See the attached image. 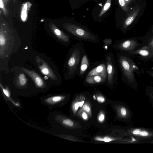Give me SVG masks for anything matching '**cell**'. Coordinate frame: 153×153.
<instances>
[{
	"label": "cell",
	"instance_id": "6da1fadb",
	"mask_svg": "<svg viewBox=\"0 0 153 153\" xmlns=\"http://www.w3.org/2000/svg\"><path fill=\"white\" fill-rule=\"evenodd\" d=\"M119 61L126 82L132 88L137 90L138 84L135 74L140 75L139 67L130 55L125 53L120 55Z\"/></svg>",
	"mask_w": 153,
	"mask_h": 153
},
{
	"label": "cell",
	"instance_id": "7a4b0ae2",
	"mask_svg": "<svg viewBox=\"0 0 153 153\" xmlns=\"http://www.w3.org/2000/svg\"><path fill=\"white\" fill-rule=\"evenodd\" d=\"M11 30L5 23H1L0 27V56L4 58L9 54L14 43Z\"/></svg>",
	"mask_w": 153,
	"mask_h": 153
},
{
	"label": "cell",
	"instance_id": "3957f363",
	"mask_svg": "<svg viewBox=\"0 0 153 153\" xmlns=\"http://www.w3.org/2000/svg\"><path fill=\"white\" fill-rule=\"evenodd\" d=\"M126 132L134 143L153 139V129L151 128L131 126L127 128Z\"/></svg>",
	"mask_w": 153,
	"mask_h": 153
},
{
	"label": "cell",
	"instance_id": "277c9868",
	"mask_svg": "<svg viewBox=\"0 0 153 153\" xmlns=\"http://www.w3.org/2000/svg\"><path fill=\"white\" fill-rule=\"evenodd\" d=\"M63 27L73 35L81 39L94 40L96 37L84 28L71 23H65Z\"/></svg>",
	"mask_w": 153,
	"mask_h": 153
},
{
	"label": "cell",
	"instance_id": "5b68a950",
	"mask_svg": "<svg viewBox=\"0 0 153 153\" xmlns=\"http://www.w3.org/2000/svg\"><path fill=\"white\" fill-rule=\"evenodd\" d=\"M144 45L138 41L137 37L126 39L119 42L117 48L125 53L135 50L142 47Z\"/></svg>",
	"mask_w": 153,
	"mask_h": 153
},
{
	"label": "cell",
	"instance_id": "8992f818",
	"mask_svg": "<svg viewBox=\"0 0 153 153\" xmlns=\"http://www.w3.org/2000/svg\"><path fill=\"white\" fill-rule=\"evenodd\" d=\"M125 53L130 56H137L143 62L151 60L152 53L151 49L149 46L146 45H144L137 49Z\"/></svg>",
	"mask_w": 153,
	"mask_h": 153
},
{
	"label": "cell",
	"instance_id": "52a82bcc",
	"mask_svg": "<svg viewBox=\"0 0 153 153\" xmlns=\"http://www.w3.org/2000/svg\"><path fill=\"white\" fill-rule=\"evenodd\" d=\"M36 62L41 73L53 80H56L57 77L48 65L39 56L36 57Z\"/></svg>",
	"mask_w": 153,
	"mask_h": 153
},
{
	"label": "cell",
	"instance_id": "ba28073f",
	"mask_svg": "<svg viewBox=\"0 0 153 153\" xmlns=\"http://www.w3.org/2000/svg\"><path fill=\"white\" fill-rule=\"evenodd\" d=\"M81 56V51L78 48H75L72 52L68 62V66L70 75L76 71Z\"/></svg>",
	"mask_w": 153,
	"mask_h": 153
},
{
	"label": "cell",
	"instance_id": "9c48e42d",
	"mask_svg": "<svg viewBox=\"0 0 153 153\" xmlns=\"http://www.w3.org/2000/svg\"><path fill=\"white\" fill-rule=\"evenodd\" d=\"M21 69L32 79L36 87L39 88H43L45 87V83L40 76L36 72L24 68H22Z\"/></svg>",
	"mask_w": 153,
	"mask_h": 153
},
{
	"label": "cell",
	"instance_id": "30bf717a",
	"mask_svg": "<svg viewBox=\"0 0 153 153\" xmlns=\"http://www.w3.org/2000/svg\"><path fill=\"white\" fill-rule=\"evenodd\" d=\"M106 70L107 80L108 83L111 84L114 81L115 74V69L112 57L108 55L107 57Z\"/></svg>",
	"mask_w": 153,
	"mask_h": 153
},
{
	"label": "cell",
	"instance_id": "8fae6325",
	"mask_svg": "<svg viewBox=\"0 0 153 153\" xmlns=\"http://www.w3.org/2000/svg\"><path fill=\"white\" fill-rule=\"evenodd\" d=\"M49 26L52 33L58 39L64 42H67L69 41L68 36L58 28L53 23L50 22Z\"/></svg>",
	"mask_w": 153,
	"mask_h": 153
},
{
	"label": "cell",
	"instance_id": "7c38bea8",
	"mask_svg": "<svg viewBox=\"0 0 153 153\" xmlns=\"http://www.w3.org/2000/svg\"><path fill=\"white\" fill-rule=\"evenodd\" d=\"M93 75L100 76L105 80L107 74L105 64L102 63L94 68L88 73L87 76Z\"/></svg>",
	"mask_w": 153,
	"mask_h": 153
},
{
	"label": "cell",
	"instance_id": "4fadbf2b",
	"mask_svg": "<svg viewBox=\"0 0 153 153\" xmlns=\"http://www.w3.org/2000/svg\"><path fill=\"white\" fill-rule=\"evenodd\" d=\"M140 10L139 7L134 8L128 15L123 23L122 27L123 30H126L132 24L138 15Z\"/></svg>",
	"mask_w": 153,
	"mask_h": 153
},
{
	"label": "cell",
	"instance_id": "5bb4252c",
	"mask_svg": "<svg viewBox=\"0 0 153 153\" xmlns=\"http://www.w3.org/2000/svg\"><path fill=\"white\" fill-rule=\"evenodd\" d=\"M138 40L144 45L149 46L151 50L152 56L151 61L153 62V33L141 37H137Z\"/></svg>",
	"mask_w": 153,
	"mask_h": 153
},
{
	"label": "cell",
	"instance_id": "9a60e30c",
	"mask_svg": "<svg viewBox=\"0 0 153 153\" xmlns=\"http://www.w3.org/2000/svg\"><path fill=\"white\" fill-rule=\"evenodd\" d=\"M65 97L62 95L52 96L45 98L44 102L48 105H54L60 102Z\"/></svg>",
	"mask_w": 153,
	"mask_h": 153
},
{
	"label": "cell",
	"instance_id": "2e32d148",
	"mask_svg": "<svg viewBox=\"0 0 153 153\" xmlns=\"http://www.w3.org/2000/svg\"><path fill=\"white\" fill-rule=\"evenodd\" d=\"M151 85L146 86L145 89V94L153 110V82H151Z\"/></svg>",
	"mask_w": 153,
	"mask_h": 153
},
{
	"label": "cell",
	"instance_id": "e0dca14e",
	"mask_svg": "<svg viewBox=\"0 0 153 153\" xmlns=\"http://www.w3.org/2000/svg\"><path fill=\"white\" fill-rule=\"evenodd\" d=\"M105 80L103 78L99 75L87 76L86 79V82L89 84L101 83L103 82Z\"/></svg>",
	"mask_w": 153,
	"mask_h": 153
},
{
	"label": "cell",
	"instance_id": "ac0fdd59",
	"mask_svg": "<svg viewBox=\"0 0 153 153\" xmlns=\"http://www.w3.org/2000/svg\"><path fill=\"white\" fill-rule=\"evenodd\" d=\"M89 65V61L87 56L84 55L82 59L80 67V74H82L86 71Z\"/></svg>",
	"mask_w": 153,
	"mask_h": 153
},
{
	"label": "cell",
	"instance_id": "d6986e66",
	"mask_svg": "<svg viewBox=\"0 0 153 153\" xmlns=\"http://www.w3.org/2000/svg\"><path fill=\"white\" fill-rule=\"evenodd\" d=\"M0 87L2 90L3 94L5 96L10 100L15 106L17 107H19V104L18 102H16L11 99L10 97V92L7 88H4L1 84H0Z\"/></svg>",
	"mask_w": 153,
	"mask_h": 153
},
{
	"label": "cell",
	"instance_id": "ffe728a7",
	"mask_svg": "<svg viewBox=\"0 0 153 153\" xmlns=\"http://www.w3.org/2000/svg\"><path fill=\"white\" fill-rule=\"evenodd\" d=\"M27 82V79L23 73H21L18 76L17 79V84L20 87L25 86Z\"/></svg>",
	"mask_w": 153,
	"mask_h": 153
},
{
	"label": "cell",
	"instance_id": "44dd1931",
	"mask_svg": "<svg viewBox=\"0 0 153 153\" xmlns=\"http://www.w3.org/2000/svg\"><path fill=\"white\" fill-rule=\"evenodd\" d=\"M111 0H107L103 7L98 15L100 17L102 16L110 8L111 4Z\"/></svg>",
	"mask_w": 153,
	"mask_h": 153
},
{
	"label": "cell",
	"instance_id": "7402d4cb",
	"mask_svg": "<svg viewBox=\"0 0 153 153\" xmlns=\"http://www.w3.org/2000/svg\"><path fill=\"white\" fill-rule=\"evenodd\" d=\"M84 103V101H77L74 103L72 105V109L74 113H75L79 108L82 107Z\"/></svg>",
	"mask_w": 153,
	"mask_h": 153
},
{
	"label": "cell",
	"instance_id": "603a6c76",
	"mask_svg": "<svg viewBox=\"0 0 153 153\" xmlns=\"http://www.w3.org/2000/svg\"><path fill=\"white\" fill-rule=\"evenodd\" d=\"M121 138H114L108 136L104 137H97L94 138V140L97 141L108 142Z\"/></svg>",
	"mask_w": 153,
	"mask_h": 153
},
{
	"label": "cell",
	"instance_id": "cb8c5ba5",
	"mask_svg": "<svg viewBox=\"0 0 153 153\" xmlns=\"http://www.w3.org/2000/svg\"><path fill=\"white\" fill-rule=\"evenodd\" d=\"M7 2V0H0V8L5 15H7L8 13V11L6 7Z\"/></svg>",
	"mask_w": 153,
	"mask_h": 153
},
{
	"label": "cell",
	"instance_id": "d4e9b609",
	"mask_svg": "<svg viewBox=\"0 0 153 153\" xmlns=\"http://www.w3.org/2000/svg\"><path fill=\"white\" fill-rule=\"evenodd\" d=\"M119 4L122 10L125 12L128 11L127 4L124 0H118Z\"/></svg>",
	"mask_w": 153,
	"mask_h": 153
},
{
	"label": "cell",
	"instance_id": "484cf974",
	"mask_svg": "<svg viewBox=\"0 0 153 153\" xmlns=\"http://www.w3.org/2000/svg\"><path fill=\"white\" fill-rule=\"evenodd\" d=\"M85 111L90 115L91 114V109L90 105L87 103H85L82 106L80 111Z\"/></svg>",
	"mask_w": 153,
	"mask_h": 153
},
{
	"label": "cell",
	"instance_id": "4316f807",
	"mask_svg": "<svg viewBox=\"0 0 153 153\" xmlns=\"http://www.w3.org/2000/svg\"><path fill=\"white\" fill-rule=\"evenodd\" d=\"M62 123L65 125L72 126L74 125V122L71 120L68 119H63L62 121Z\"/></svg>",
	"mask_w": 153,
	"mask_h": 153
},
{
	"label": "cell",
	"instance_id": "83f0119b",
	"mask_svg": "<svg viewBox=\"0 0 153 153\" xmlns=\"http://www.w3.org/2000/svg\"><path fill=\"white\" fill-rule=\"evenodd\" d=\"M97 100L99 102L101 103L104 102L105 101V98L103 96L101 95L97 96Z\"/></svg>",
	"mask_w": 153,
	"mask_h": 153
},
{
	"label": "cell",
	"instance_id": "f1b7e54d",
	"mask_svg": "<svg viewBox=\"0 0 153 153\" xmlns=\"http://www.w3.org/2000/svg\"><path fill=\"white\" fill-rule=\"evenodd\" d=\"M82 118L84 120H87L88 119V116L86 112L83 111L82 113Z\"/></svg>",
	"mask_w": 153,
	"mask_h": 153
},
{
	"label": "cell",
	"instance_id": "f546056e",
	"mask_svg": "<svg viewBox=\"0 0 153 153\" xmlns=\"http://www.w3.org/2000/svg\"><path fill=\"white\" fill-rule=\"evenodd\" d=\"M98 120L100 122H102L104 119L105 115L103 114H100L98 117Z\"/></svg>",
	"mask_w": 153,
	"mask_h": 153
},
{
	"label": "cell",
	"instance_id": "4dcf8cb0",
	"mask_svg": "<svg viewBox=\"0 0 153 153\" xmlns=\"http://www.w3.org/2000/svg\"><path fill=\"white\" fill-rule=\"evenodd\" d=\"M146 71L148 75L153 78V71L146 69Z\"/></svg>",
	"mask_w": 153,
	"mask_h": 153
},
{
	"label": "cell",
	"instance_id": "1f68e13d",
	"mask_svg": "<svg viewBox=\"0 0 153 153\" xmlns=\"http://www.w3.org/2000/svg\"><path fill=\"white\" fill-rule=\"evenodd\" d=\"M127 5L130 4L133 0H124Z\"/></svg>",
	"mask_w": 153,
	"mask_h": 153
},
{
	"label": "cell",
	"instance_id": "d6a6232c",
	"mask_svg": "<svg viewBox=\"0 0 153 153\" xmlns=\"http://www.w3.org/2000/svg\"><path fill=\"white\" fill-rule=\"evenodd\" d=\"M153 33V28L152 30V31L149 33H148L146 35H149Z\"/></svg>",
	"mask_w": 153,
	"mask_h": 153
},
{
	"label": "cell",
	"instance_id": "836d02e7",
	"mask_svg": "<svg viewBox=\"0 0 153 153\" xmlns=\"http://www.w3.org/2000/svg\"><path fill=\"white\" fill-rule=\"evenodd\" d=\"M14 2H15L16 0H13Z\"/></svg>",
	"mask_w": 153,
	"mask_h": 153
}]
</instances>
